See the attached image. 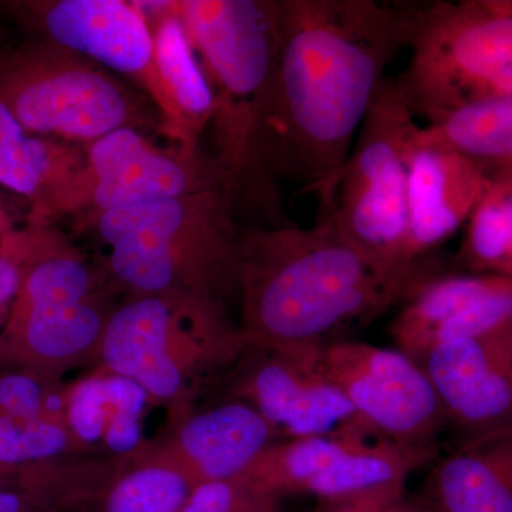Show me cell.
<instances>
[{
    "label": "cell",
    "mask_w": 512,
    "mask_h": 512,
    "mask_svg": "<svg viewBox=\"0 0 512 512\" xmlns=\"http://www.w3.org/2000/svg\"><path fill=\"white\" fill-rule=\"evenodd\" d=\"M426 3L275 0L279 173L330 210L384 72L409 49Z\"/></svg>",
    "instance_id": "obj_1"
},
{
    "label": "cell",
    "mask_w": 512,
    "mask_h": 512,
    "mask_svg": "<svg viewBox=\"0 0 512 512\" xmlns=\"http://www.w3.org/2000/svg\"><path fill=\"white\" fill-rule=\"evenodd\" d=\"M436 264L387 271L340 231L330 211L311 227L242 234L238 328L248 348H323L404 303L437 276Z\"/></svg>",
    "instance_id": "obj_2"
},
{
    "label": "cell",
    "mask_w": 512,
    "mask_h": 512,
    "mask_svg": "<svg viewBox=\"0 0 512 512\" xmlns=\"http://www.w3.org/2000/svg\"><path fill=\"white\" fill-rule=\"evenodd\" d=\"M214 93L215 160L238 205L286 224L278 194L275 0L174 2Z\"/></svg>",
    "instance_id": "obj_3"
},
{
    "label": "cell",
    "mask_w": 512,
    "mask_h": 512,
    "mask_svg": "<svg viewBox=\"0 0 512 512\" xmlns=\"http://www.w3.org/2000/svg\"><path fill=\"white\" fill-rule=\"evenodd\" d=\"M238 201L212 188L107 211L92 224L109 245L114 279L133 296H188L225 306L238 298Z\"/></svg>",
    "instance_id": "obj_4"
},
{
    "label": "cell",
    "mask_w": 512,
    "mask_h": 512,
    "mask_svg": "<svg viewBox=\"0 0 512 512\" xmlns=\"http://www.w3.org/2000/svg\"><path fill=\"white\" fill-rule=\"evenodd\" d=\"M394 79L417 120L512 96V0L426 3Z\"/></svg>",
    "instance_id": "obj_5"
},
{
    "label": "cell",
    "mask_w": 512,
    "mask_h": 512,
    "mask_svg": "<svg viewBox=\"0 0 512 512\" xmlns=\"http://www.w3.org/2000/svg\"><path fill=\"white\" fill-rule=\"evenodd\" d=\"M245 348L227 308L188 296H133L110 312L99 346L104 370L158 400H180L188 380Z\"/></svg>",
    "instance_id": "obj_6"
},
{
    "label": "cell",
    "mask_w": 512,
    "mask_h": 512,
    "mask_svg": "<svg viewBox=\"0 0 512 512\" xmlns=\"http://www.w3.org/2000/svg\"><path fill=\"white\" fill-rule=\"evenodd\" d=\"M421 124L386 77L353 144L330 211L346 238L387 271L433 262L409 255L407 151Z\"/></svg>",
    "instance_id": "obj_7"
},
{
    "label": "cell",
    "mask_w": 512,
    "mask_h": 512,
    "mask_svg": "<svg viewBox=\"0 0 512 512\" xmlns=\"http://www.w3.org/2000/svg\"><path fill=\"white\" fill-rule=\"evenodd\" d=\"M0 100L29 134H52L84 147L120 130H164L144 94L79 53L53 43L19 57L0 80Z\"/></svg>",
    "instance_id": "obj_8"
},
{
    "label": "cell",
    "mask_w": 512,
    "mask_h": 512,
    "mask_svg": "<svg viewBox=\"0 0 512 512\" xmlns=\"http://www.w3.org/2000/svg\"><path fill=\"white\" fill-rule=\"evenodd\" d=\"M212 188L234 192L215 157L198 147H158L143 131L120 128L84 147L79 170L47 211L84 214L92 222L107 211Z\"/></svg>",
    "instance_id": "obj_9"
},
{
    "label": "cell",
    "mask_w": 512,
    "mask_h": 512,
    "mask_svg": "<svg viewBox=\"0 0 512 512\" xmlns=\"http://www.w3.org/2000/svg\"><path fill=\"white\" fill-rule=\"evenodd\" d=\"M323 366L370 436L436 450L446 417L419 362L399 349L340 339L323 346Z\"/></svg>",
    "instance_id": "obj_10"
},
{
    "label": "cell",
    "mask_w": 512,
    "mask_h": 512,
    "mask_svg": "<svg viewBox=\"0 0 512 512\" xmlns=\"http://www.w3.org/2000/svg\"><path fill=\"white\" fill-rule=\"evenodd\" d=\"M20 274L9 319L13 348L50 367L99 355L110 313L97 301L92 272L79 252L52 249Z\"/></svg>",
    "instance_id": "obj_11"
},
{
    "label": "cell",
    "mask_w": 512,
    "mask_h": 512,
    "mask_svg": "<svg viewBox=\"0 0 512 512\" xmlns=\"http://www.w3.org/2000/svg\"><path fill=\"white\" fill-rule=\"evenodd\" d=\"M419 363L457 447L512 434V325L444 343Z\"/></svg>",
    "instance_id": "obj_12"
},
{
    "label": "cell",
    "mask_w": 512,
    "mask_h": 512,
    "mask_svg": "<svg viewBox=\"0 0 512 512\" xmlns=\"http://www.w3.org/2000/svg\"><path fill=\"white\" fill-rule=\"evenodd\" d=\"M322 349H258L262 356L241 382L242 400L288 440L370 436L326 372Z\"/></svg>",
    "instance_id": "obj_13"
},
{
    "label": "cell",
    "mask_w": 512,
    "mask_h": 512,
    "mask_svg": "<svg viewBox=\"0 0 512 512\" xmlns=\"http://www.w3.org/2000/svg\"><path fill=\"white\" fill-rule=\"evenodd\" d=\"M35 10L50 43L120 73L140 87L160 113L168 136L171 107L157 72L150 26L137 2L55 0L40 3Z\"/></svg>",
    "instance_id": "obj_14"
},
{
    "label": "cell",
    "mask_w": 512,
    "mask_h": 512,
    "mask_svg": "<svg viewBox=\"0 0 512 512\" xmlns=\"http://www.w3.org/2000/svg\"><path fill=\"white\" fill-rule=\"evenodd\" d=\"M491 181L483 164L427 143L417 131L407 151L410 259H433L436 248L470 220Z\"/></svg>",
    "instance_id": "obj_15"
},
{
    "label": "cell",
    "mask_w": 512,
    "mask_h": 512,
    "mask_svg": "<svg viewBox=\"0 0 512 512\" xmlns=\"http://www.w3.org/2000/svg\"><path fill=\"white\" fill-rule=\"evenodd\" d=\"M275 437L255 407L237 400L185 420L163 453L200 485L244 476Z\"/></svg>",
    "instance_id": "obj_16"
},
{
    "label": "cell",
    "mask_w": 512,
    "mask_h": 512,
    "mask_svg": "<svg viewBox=\"0 0 512 512\" xmlns=\"http://www.w3.org/2000/svg\"><path fill=\"white\" fill-rule=\"evenodd\" d=\"M154 42V59L171 107L168 137L175 144L197 147L198 137L210 126L215 100L204 67L174 2H137Z\"/></svg>",
    "instance_id": "obj_17"
},
{
    "label": "cell",
    "mask_w": 512,
    "mask_h": 512,
    "mask_svg": "<svg viewBox=\"0 0 512 512\" xmlns=\"http://www.w3.org/2000/svg\"><path fill=\"white\" fill-rule=\"evenodd\" d=\"M504 275H437L403 303L393 320L396 349L420 362L430 350L467 338L481 305Z\"/></svg>",
    "instance_id": "obj_18"
},
{
    "label": "cell",
    "mask_w": 512,
    "mask_h": 512,
    "mask_svg": "<svg viewBox=\"0 0 512 512\" xmlns=\"http://www.w3.org/2000/svg\"><path fill=\"white\" fill-rule=\"evenodd\" d=\"M421 512H512V434L457 447L416 500Z\"/></svg>",
    "instance_id": "obj_19"
},
{
    "label": "cell",
    "mask_w": 512,
    "mask_h": 512,
    "mask_svg": "<svg viewBox=\"0 0 512 512\" xmlns=\"http://www.w3.org/2000/svg\"><path fill=\"white\" fill-rule=\"evenodd\" d=\"M150 396L127 377L103 372L69 389L67 427L79 447L103 444L116 454L136 453Z\"/></svg>",
    "instance_id": "obj_20"
},
{
    "label": "cell",
    "mask_w": 512,
    "mask_h": 512,
    "mask_svg": "<svg viewBox=\"0 0 512 512\" xmlns=\"http://www.w3.org/2000/svg\"><path fill=\"white\" fill-rule=\"evenodd\" d=\"M82 161L77 147L30 136L0 100V185L39 198L47 211Z\"/></svg>",
    "instance_id": "obj_21"
},
{
    "label": "cell",
    "mask_w": 512,
    "mask_h": 512,
    "mask_svg": "<svg viewBox=\"0 0 512 512\" xmlns=\"http://www.w3.org/2000/svg\"><path fill=\"white\" fill-rule=\"evenodd\" d=\"M419 137L483 164L488 170L512 165V96L448 114L420 127Z\"/></svg>",
    "instance_id": "obj_22"
},
{
    "label": "cell",
    "mask_w": 512,
    "mask_h": 512,
    "mask_svg": "<svg viewBox=\"0 0 512 512\" xmlns=\"http://www.w3.org/2000/svg\"><path fill=\"white\" fill-rule=\"evenodd\" d=\"M195 487L183 468L154 451L114 480L101 512H181Z\"/></svg>",
    "instance_id": "obj_23"
},
{
    "label": "cell",
    "mask_w": 512,
    "mask_h": 512,
    "mask_svg": "<svg viewBox=\"0 0 512 512\" xmlns=\"http://www.w3.org/2000/svg\"><path fill=\"white\" fill-rule=\"evenodd\" d=\"M493 181L468 220L463 258L480 274L512 278V171H491Z\"/></svg>",
    "instance_id": "obj_24"
},
{
    "label": "cell",
    "mask_w": 512,
    "mask_h": 512,
    "mask_svg": "<svg viewBox=\"0 0 512 512\" xmlns=\"http://www.w3.org/2000/svg\"><path fill=\"white\" fill-rule=\"evenodd\" d=\"M80 448L64 424L0 413V464L5 467L59 457Z\"/></svg>",
    "instance_id": "obj_25"
},
{
    "label": "cell",
    "mask_w": 512,
    "mask_h": 512,
    "mask_svg": "<svg viewBox=\"0 0 512 512\" xmlns=\"http://www.w3.org/2000/svg\"><path fill=\"white\" fill-rule=\"evenodd\" d=\"M69 389L47 387L26 373L0 376V413L22 420H47L67 426Z\"/></svg>",
    "instance_id": "obj_26"
},
{
    "label": "cell",
    "mask_w": 512,
    "mask_h": 512,
    "mask_svg": "<svg viewBox=\"0 0 512 512\" xmlns=\"http://www.w3.org/2000/svg\"><path fill=\"white\" fill-rule=\"evenodd\" d=\"M279 498L241 476L197 485L181 512H281Z\"/></svg>",
    "instance_id": "obj_27"
},
{
    "label": "cell",
    "mask_w": 512,
    "mask_h": 512,
    "mask_svg": "<svg viewBox=\"0 0 512 512\" xmlns=\"http://www.w3.org/2000/svg\"><path fill=\"white\" fill-rule=\"evenodd\" d=\"M313 512H421L406 487L382 488L340 500L318 501Z\"/></svg>",
    "instance_id": "obj_28"
},
{
    "label": "cell",
    "mask_w": 512,
    "mask_h": 512,
    "mask_svg": "<svg viewBox=\"0 0 512 512\" xmlns=\"http://www.w3.org/2000/svg\"><path fill=\"white\" fill-rule=\"evenodd\" d=\"M20 269L15 262L0 256V320L6 312L12 311L20 288Z\"/></svg>",
    "instance_id": "obj_29"
},
{
    "label": "cell",
    "mask_w": 512,
    "mask_h": 512,
    "mask_svg": "<svg viewBox=\"0 0 512 512\" xmlns=\"http://www.w3.org/2000/svg\"><path fill=\"white\" fill-rule=\"evenodd\" d=\"M0 512H39L33 495L18 491L0 490Z\"/></svg>",
    "instance_id": "obj_30"
},
{
    "label": "cell",
    "mask_w": 512,
    "mask_h": 512,
    "mask_svg": "<svg viewBox=\"0 0 512 512\" xmlns=\"http://www.w3.org/2000/svg\"><path fill=\"white\" fill-rule=\"evenodd\" d=\"M3 468H5V466H2V464H0V484H2V471H3ZM0 490H3L2 485H0Z\"/></svg>",
    "instance_id": "obj_31"
},
{
    "label": "cell",
    "mask_w": 512,
    "mask_h": 512,
    "mask_svg": "<svg viewBox=\"0 0 512 512\" xmlns=\"http://www.w3.org/2000/svg\"><path fill=\"white\" fill-rule=\"evenodd\" d=\"M504 168V167H503ZM508 168H510V170L512 171V165H508Z\"/></svg>",
    "instance_id": "obj_32"
}]
</instances>
